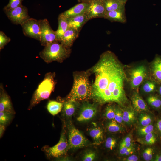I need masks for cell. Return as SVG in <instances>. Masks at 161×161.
I'll list each match as a JSON object with an SVG mask.
<instances>
[{
  "mask_svg": "<svg viewBox=\"0 0 161 161\" xmlns=\"http://www.w3.org/2000/svg\"><path fill=\"white\" fill-rule=\"evenodd\" d=\"M91 69L95 75L91 98L100 104L115 102L123 105L126 102L125 70L114 53L109 51L102 53Z\"/></svg>",
  "mask_w": 161,
  "mask_h": 161,
  "instance_id": "obj_1",
  "label": "cell"
},
{
  "mask_svg": "<svg viewBox=\"0 0 161 161\" xmlns=\"http://www.w3.org/2000/svg\"><path fill=\"white\" fill-rule=\"evenodd\" d=\"M92 95V85L88 73L82 72L75 73L72 88L67 97L66 101L86 100L91 97Z\"/></svg>",
  "mask_w": 161,
  "mask_h": 161,
  "instance_id": "obj_2",
  "label": "cell"
},
{
  "mask_svg": "<svg viewBox=\"0 0 161 161\" xmlns=\"http://www.w3.org/2000/svg\"><path fill=\"white\" fill-rule=\"evenodd\" d=\"M71 53L70 48L67 47L58 41L49 44L44 47L39 55L45 62H61L67 58Z\"/></svg>",
  "mask_w": 161,
  "mask_h": 161,
  "instance_id": "obj_3",
  "label": "cell"
},
{
  "mask_svg": "<svg viewBox=\"0 0 161 161\" xmlns=\"http://www.w3.org/2000/svg\"><path fill=\"white\" fill-rule=\"evenodd\" d=\"M55 77L54 73L49 72L45 74L44 79L39 84L33 95L29 109H32L42 100L49 97L55 88Z\"/></svg>",
  "mask_w": 161,
  "mask_h": 161,
  "instance_id": "obj_4",
  "label": "cell"
},
{
  "mask_svg": "<svg viewBox=\"0 0 161 161\" xmlns=\"http://www.w3.org/2000/svg\"><path fill=\"white\" fill-rule=\"evenodd\" d=\"M126 73L130 88L134 91H138L143 83L151 78L149 65L143 63L130 67Z\"/></svg>",
  "mask_w": 161,
  "mask_h": 161,
  "instance_id": "obj_5",
  "label": "cell"
},
{
  "mask_svg": "<svg viewBox=\"0 0 161 161\" xmlns=\"http://www.w3.org/2000/svg\"><path fill=\"white\" fill-rule=\"evenodd\" d=\"M44 150L49 157L58 158L65 155L69 148L68 141L63 131L58 143L52 147H44Z\"/></svg>",
  "mask_w": 161,
  "mask_h": 161,
  "instance_id": "obj_6",
  "label": "cell"
},
{
  "mask_svg": "<svg viewBox=\"0 0 161 161\" xmlns=\"http://www.w3.org/2000/svg\"><path fill=\"white\" fill-rule=\"evenodd\" d=\"M4 12L11 22L16 25H21L30 18L27 8L22 5Z\"/></svg>",
  "mask_w": 161,
  "mask_h": 161,
  "instance_id": "obj_7",
  "label": "cell"
},
{
  "mask_svg": "<svg viewBox=\"0 0 161 161\" xmlns=\"http://www.w3.org/2000/svg\"><path fill=\"white\" fill-rule=\"evenodd\" d=\"M85 14L88 21L95 18H104L106 13L103 0H90Z\"/></svg>",
  "mask_w": 161,
  "mask_h": 161,
  "instance_id": "obj_8",
  "label": "cell"
},
{
  "mask_svg": "<svg viewBox=\"0 0 161 161\" xmlns=\"http://www.w3.org/2000/svg\"><path fill=\"white\" fill-rule=\"evenodd\" d=\"M41 20L30 18L21 26L25 36L40 41Z\"/></svg>",
  "mask_w": 161,
  "mask_h": 161,
  "instance_id": "obj_9",
  "label": "cell"
},
{
  "mask_svg": "<svg viewBox=\"0 0 161 161\" xmlns=\"http://www.w3.org/2000/svg\"><path fill=\"white\" fill-rule=\"evenodd\" d=\"M40 26L41 35L40 41L41 45L45 47L49 44L58 41L55 31L52 29L47 19L41 20Z\"/></svg>",
  "mask_w": 161,
  "mask_h": 161,
  "instance_id": "obj_10",
  "label": "cell"
},
{
  "mask_svg": "<svg viewBox=\"0 0 161 161\" xmlns=\"http://www.w3.org/2000/svg\"><path fill=\"white\" fill-rule=\"evenodd\" d=\"M68 140L69 148H81L86 145L87 140L81 132L73 126L68 129Z\"/></svg>",
  "mask_w": 161,
  "mask_h": 161,
  "instance_id": "obj_11",
  "label": "cell"
},
{
  "mask_svg": "<svg viewBox=\"0 0 161 161\" xmlns=\"http://www.w3.org/2000/svg\"><path fill=\"white\" fill-rule=\"evenodd\" d=\"M97 112V105L88 102H85L80 108L79 115L77 118L79 122L88 121L92 118Z\"/></svg>",
  "mask_w": 161,
  "mask_h": 161,
  "instance_id": "obj_12",
  "label": "cell"
},
{
  "mask_svg": "<svg viewBox=\"0 0 161 161\" xmlns=\"http://www.w3.org/2000/svg\"><path fill=\"white\" fill-rule=\"evenodd\" d=\"M151 78L161 84V55L156 54L149 65Z\"/></svg>",
  "mask_w": 161,
  "mask_h": 161,
  "instance_id": "obj_13",
  "label": "cell"
},
{
  "mask_svg": "<svg viewBox=\"0 0 161 161\" xmlns=\"http://www.w3.org/2000/svg\"><path fill=\"white\" fill-rule=\"evenodd\" d=\"M88 5V2H80L61 14L67 19L84 14L85 13Z\"/></svg>",
  "mask_w": 161,
  "mask_h": 161,
  "instance_id": "obj_14",
  "label": "cell"
},
{
  "mask_svg": "<svg viewBox=\"0 0 161 161\" xmlns=\"http://www.w3.org/2000/svg\"><path fill=\"white\" fill-rule=\"evenodd\" d=\"M2 111H8L15 114L10 97L4 91L2 86H1L0 112Z\"/></svg>",
  "mask_w": 161,
  "mask_h": 161,
  "instance_id": "obj_15",
  "label": "cell"
},
{
  "mask_svg": "<svg viewBox=\"0 0 161 161\" xmlns=\"http://www.w3.org/2000/svg\"><path fill=\"white\" fill-rule=\"evenodd\" d=\"M79 32L73 28H69L64 34L59 42L65 46L70 48L78 37Z\"/></svg>",
  "mask_w": 161,
  "mask_h": 161,
  "instance_id": "obj_16",
  "label": "cell"
},
{
  "mask_svg": "<svg viewBox=\"0 0 161 161\" xmlns=\"http://www.w3.org/2000/svg\"><path fill=\"white\" fill-rule=\"evenodd\" d=\"M104 18L112 22L126 23V17L125 9L106 12Z\"/></svg>",
  "mask_w": 161,
  "mask_h": 161,
  "instance_id": "obj_17",
  "label": "cell"
},
{
  "mask_svg": "<svg viewBox=\"0 0 161 161\" xmlns=\"http://www.w3.org/2000/svg\"><path fill=\"white\" fill-rule=\"evenodd\" d=\"M69 27L73 28L79 32L88 20L85 14L67 19Z\"/></svg>",
  "mask_w": 161,
  "mask_h": 161,
  "instance_id": "obj_18",
  "label": "cell"
},
{
  "mask_svg": "<svg viewBox=\"0 0 161 161\" xmlns=\"http://www.w3.org/2000/svg\"><path fill=\"white\" fill-rule=\"evenodd\" d=\"M131 100L133 108L137 112L145 111L148 109L147 104L138 91H134L131 96Z\"/></svg>",
  "mask_w": 161,
  "mask_h": 161,
  "instance_id": "obj_19",
  "label": "cell"
},
{
  "mask_svg": "<svg viewBox=\"0 0 161 161\" xmlns=\"http://www.w3.org/2000/svg\"><path fill=\"white\" fill-rule=\"evenodd\" d=\"M159 84L151 78L145 81L140 86L141 91L145 94H153L157 92Z\"/></svg>",
  "mask_w": 161,
  "mask_h": 161,
  "instance_id": "obj_20",
  "label": "cell"
},
{
  "mask_svg": "<svg viewBox=\"0 0 161 161\" xmlns=\"http://www.w3.org/2000/svg\"><path fill=\"white\" fill-rule=\"evenodd\" d=\"M58 27L55 32L58 40L59 42L64 34L69 27L67 19L61 13L58 16Z\"/></svg>",
  "mask_w": 161,
  "mask_h": 161,
  "instance_id": "obj_21",
  "label": "cell"
},
{
  "mask_svg": "<svg viewBox=\"0 0 161 161\" xmlns=\"http://www.w3.org/2000/svg\"><path fill=\"white\" fill-rule=\"evenodd\" d=\"M106 12L125 9V4L118 0H103Z\"/></svg>",
  "mask_w": 161,
  "mask_h": 161,
  "instance_id": "obj_22",
  "label": "cell"
},
{
  "mask_svg": "<svg viewBox=\"0 0 161 161\" xmlns=\"http://www.w3.org/2000/svg\"><path fill=\"white\" fill-rule=\"evenodd\" d=\"M77 101H66L63 103L62 109L66 116L70 117L75 113L78 105Z\"/></svg>",
  "mask_w": 161,
  "mask_h": 161,
  "instance_id": "obj_23",
  "label": "cell"
},
{
  "mask_svg": "<svg viewBox=\"0 0 161 161\" xmlns=\"http://www.w3.org/2000/svg\"><path fill=\"white\" fill-rule=\"evenodd\" d=\"M63 103L59 102L50 100L47 105V109L49 112L55 116L60 112L62 109Z\"/></svg>",
  "mask_w": 161,
  "mask_h": 161,
  "instance_id": "obj_24",
  "label": "cell"
},
{
  "mask_svg": "<svg viewBox=\"0 0 161 161\" xmlns=\"http://www.w3.org/2000/svg\"><path fill=\"white\" fill-rule=\"evenodd\" d=\"M89 134L96 145H99L103 140V133L102 129L99 127H94L91 129Z\"/></svg>",
  "mask_w": 161,
  "mask_h": 161,
  "instance_id": "obj_25",
  "label": "cell"
},
{
  "mask_svg": "<svg viewBox=\"0 0 161 161\" xmlns=\"http://www.w3.org/2000/svg\"><path fill=\"white\" fill-rule=\"evenodd\" d=\"M147 101L152 108L156 109L161 108V97L159 95H151L147 97Z\"/></svg>",
  "mask_w": 161,
  "mask_h": 161,
  "instance_id": "obj_26",
  "label": "cell"
},
{
  "mask_svg": "<svg viewBox=\"0 0 161 161\" xmlns=\"http://www.w3.org/2000/svg\"><path fill=\"white\" fill-rule=\"evenodd\" d=\"M14 114L8 111L0 112V125L5 126L9 124Z\"/></svg>",
  "mask_w": 161,
  "mask_h": 161,
  "instance_id": "obj_27",
  "label": "cell"
},
{
  "mask_svg": "<svg viewBox=\"0 0 161 161\" xmlns=\"http://www.w3.org/2000/svg\"><path fill=\"white\" fill-rule=\"evenodd\" d=\"M123 120L125 122L130 123L133 122L135 120V114L131 110H127L123 112Z\"/></svg>",
  "mask_w": 161,
  "mask_h": 161,
  "instance_id": "obj_28",
  "label": "cell"
},
{
  "mask_svg": "<svg viewBox=\"0 0 161 161\" xmlns=\"http://www.w3.org/2000/svg\"><path fill=\"white\" fill-rule=\"evenodd\" d=\"M23 0H9L8 4L3 8L4 11L8 10L22 5Z\"/></svg>",
  "mask_w": 161,
  "mask_h": 161,
  "instance_id": "obj_29",
  "label": "cell"
},
{
  "mask_svg": "<svg viewBox=\"0 0 161 161\" xmlns=\"http://www.w3.org/2000/svg\"><path fill=\"white\" fill-rule=\"evenodd\" d=\"M152 120V117L149 115L143 114H141L140 116V123L143 126L149 125L151 123Z\"/></svg>",
  "mask_w": 161,
  "mask_h": 161,
  "instance_id": "obj_30",
  "label": "cell"
},
{
  "mask_svg": "<svg viewBox=\"0 0 161 161\" xmlns=\"http://www.w3.org/2000/svg\"><path fill=\"white\" fill-rule=\"evenodd\" d=\"M107 128L108 130L111 132H116L120 130V126L114 120H112L107 124Z\"/></svg>",
  "mask_w": 161,
  "mask_h": 161,
  "instance_id": "obj_31",
  "label": "cell"
},
{
  "mask_svg": "<svg viewBox=\"0 0 161 161\" xmlns=\"http://www.w3.org/2000/svg\"><path fill=\"white\" fill-rule=\"evenodd\" d=\"M11 41V39L7 37L4 32L0 31V50H1L4 47Z\"/></svg>",
  "mask_w": 161,
  "mask_h": 161,
  "instance_id": "obj_32",
  "label": "cell"
},
{
  "mask_svg": "<svg viewBox=\"0 0 161 161\" xmlns=\"http://www.w3.org/2000/svg\"><path fill=\"white\" fill-rule=\"evenodd\" d=\"M154 129V126L150 124L140 128L138 130L139 134L142 136H145L149 133L153 132Z\"/></svg>",
  "mask_w": 161,
  "mask_h": 161,
  "instance_id": "obj_33",
  "label": "cell"
},
{
  "mask_svg": "<svg viewBox=\"0 0 161 161\" xmlns=\"http://www.w3.org/2000/svg\"><path fill=\"white\" fill-rule=\"evenodd\" d=\"M145 136L144 142L147 145H153L157 141L156 137L153 132L149 133Z\"/></svg>",
  "mask_w": 161,
  "mask_h": 161,
  "instance_id": "obj_34",
  "label": "cell"
},
{
  "mask_svg": "<svg viewBox=\"0 0 161 161\" xmlns=\"http://www.w3.org/2000/svg\"><path fill=\"white\" fill-rule=\"evenodd\" d=\"M115 114V107L110 105L107 106L105 109V115L108 119H114Z\"/></svg>",
  "mask_w": 161,
  "mask_h": 161,
  "instance_id": "obj_35",
  "label": "cell"
},
{
  "mask_svg": "<svg viewBox=\"0 0 161 161\" xmlns=\"http://www.w3.org/2000/svg\"><path fill=\"white\" fill-rule=\"evenodd\" d=\"M153 150L150 147H148L144 151L143 156L144 160L146 161L151 160L153 157Z\"/></svg>",
  "mask_w": 161,
  "mask_h": 161,
  "instance_id": "obj_36",
  "label": "cell"
},
{
  "mask_svg": "<svg viewBox=\"0 0 161 161\" xmlns=\"http://www.w3.org/2000/svg\"><path fill=\"white\" fill-rule=\"evenodd\" d=\"M116 144V141L115 139L109 137L106 140L105 146L107 148L112 150L115 148Z\"/></svg>",
  "mask_w": 161,
  "mask_h": 161,
  "instance_id": "obj_37",
  "label": "cell"
},
{
  "mask_svg": "<svg viewBox=\"0 0 161 161\" xmlns=\"http://www.w3.org/2000/svg\"><path fill=\"white\" fill-rule=\"evenodd\" d=\"M115 114L114 120L118 123H121L123 121V112L118 108L115 107Z\"/></svg>",
  "mask_w": 161,
  "mask_h": 161,
  "instance_id": "obj_38",
  "label": "cell"
},
{
  "mask_svg": "<svg viewBox=\"0 0 161 161\" xmlns=\"http://www.w3.org/2000/svg\"><path fill=\"white\" fill-rule=\"evenodd\" d=\"M96 156L95 153L92 151H89L86 153L83 158L84 161H92L95 158Z\"/></svg>",
  "mask_w": 161,
  "mask_h": 161,
  "instance_id": "obj_39",
  "label": "cell"
},
{
  "mask_svg": "<svg viewBox=\"0 0 161 161\" xmlns=\"http://www.w3.org/2000/svg\"><path fill=\"white\" fill-rule=\"evenodd\" d=\"M133 147H127L121 145H120V153L122 155H124L125 154L133 148Z\"/></svg>",
  "mask_w": 161,
  "mask_h": 161,
  "instance_id": "obj_40",
  "label": "cell"
},
{
  "mask_svg": "<svg viewBox=\"0 0 161 161\" xmlns=\"http://www.w3.org/2000/svg\"><path fill=\"white\" fill-rule=\"evenodd\" d=\"M123 160L127 161H137L138 160V158L136 155H132L124 159Z\"/></svg>",
  "mask_w": 161,
  "mask_h": 161,
  "instance_id": "obj_41",
  "label": "cell"
},
{
  "mask_svg": "<svg viewBox=\"0 0 161 161\" xmlns=\"http://www.w3.org/2000/svg\"><path fill=\"white\" fill-rule=\"evenodd\" d=\"M156 127L158 132L161 135V119L157 120L156 124Z\"/></svg>",
  "mask_w": 161,
  "mask_h": 161,
  "instance_id": "obj_42",
  "label": "cell"
},
{
  "mask_svg": "<svg viewBox=\"0 0 161 161\" xmlns=\"http://www.w3.org/2000/svg\"><path fill=\"white\" fill-rule=\"evenodd\" d=\"M131 138L127 136L125 137L122 140L120 144L124 145L126 143L131 142Z\"/></svg>",
  "mask_w": 161,
  "mask_h": 161,
  "instance_id": "obj_43",
  "label": "cell"
},
{
  "mask_svg": "<svg viewBox=\"0 0 161 161\" xmlns=\"http://www.w3.org/2000/svg\"><path fill=\"white\" fill-rule=\"evenodd\" d=\"M154 161H161V154H157L155 156Z\"/></svg>",
  "mask_w": 161,
  "mask_h": 161,
  "instance_id": "obj_44",
  "label": "cell"
},
{
  "mask_svg": "<svg viewBox=\"0 0 161 161\" xmlns=\"http://www.w3.org/2000/svg\"><path fill=\"white\" fill-rule=\"evenodd\" d=\"M0 137H1L2 136V135L4 131V130L5 129V126H4L2 125H0Z\"/></svg>",
  "mask_w": 161,
  "mask_h": 161,
  "instance_id": "obj_45",
  "label": "cell"
},
{
  "mask_svg": "<svg viewBox=\"0 0 161 161\" xmlns=\"http://www.w3.org/2000/svg\"><path fill=\"white\" fill-rule=\"evenodd\" d=\"M157 92L158 93L159 95L161 97V84H159Z\"/></svg>",
  "mask_w": 161,
  "mask_h": 161,
  "instance_id": "obj_46",
  "label": "cell"
},
{
  "mask_svg": "<svg viewBox=\"0 0 161 161\" xmlns=\"http://www.w3.org/2000/svg\"><path fill=\"white\" fill-rule=\"evenodd\" d=\"M134 148H133L129 151H128L127 152H126L125 154L124 155H125V156H127V155H129L130 154H133L134 151Z\"/></svg>",
  "mask_w": 161,
  "mask_h": 161,
  "instance_id": "obj_47",
  "label": "cell"
},
{
  "mask_svg": "<svg viewBox=\"0 0 161 161\" xmlns=\"http://www.w3.org/2000/svg\"><path fill=\"white\" fill-rule=\"evenodd\" d=\"M90 0H78V1L79 2H87Z\"/></svg>",
  "mask_w": 161,
  "mask_h": 161,
  "instance_id": "obj_48",
  "label": "cell"
},
{
  "mask_svg": "<svg viewBox=\"0 0 161 161\" xmlns=\"http://www.w3.org/2000/svg\"><path fill=\"white\" fill-rule=\"evenodd\" d=\"M121 2L126 4L128 0H118Z\"/></svg>",
  "mask_w": 161,
  "mask_h": 161,
  "instance_id": "obj_49",
  "label": "cell"
}]
</instances>
